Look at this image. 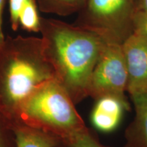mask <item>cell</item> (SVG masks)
<instances>
[{
	"label": "cell",
	"instance_id": "cell-1",
	"mask_svg": "<svg viewBox=\"0 0 147 147\" xmlns=\"http://www.w3.org/2000/svg\"><path fill=\"white\" fill-rule=\"evenodd\" d=\"M45 57L55 78L75 103L89 96L91 75L106 40L98 34L54 18H41Z\"/></svg>",
	"mask_w": 147,
	"mask_h": 147
},
{
	"label": "cell",
	"instance_id": "cell-2",
	"mask_svg": "<svg viewBox=\"0 0 147 147\" xmlns=\"http://www.w3.org/2000/svg\"><path fill=\"white\" fill-rule=\"evenodd\" d=\"M55 78L41 38L7 36L0 45V117L3 122L12 129L25 100Z\"/></svg>",
	"mask_w": 147,
	"mask_h": 147
},
{
	"label": "cell",
	"instance_id": "cell-3",
	"mask_svg": "<svg viewBox=\"0 0 147 147\" xmlns=\"http://www.w3.org/2000/svg\"><path fill=\"white\" fill-rule=\"evenodd\" d=\"M74 105L65 88L53 78L42 84L22 104L14 126L36 128L61 139L86 127Z\"/></svg>",
	"mask_w": 147,
	"mask_h": 147
},
{
	"label": "cell",
	"instance_id": "cell-4",
	"mask_svg": "<svg viewBox=\"0 0 147 147\" xmlns=\"http://www.w3.org/2000/svg\"><path fill=\"white\" fill-rule=\"evenodd\" d=\"M135 0H87L75 25L122 44L133 33Z\"/></svg>",
	"mask_w": 147,
	"mask_h": 147
},
{
	"label": "cell",
	"instance_id": "cell-5",
	"mask_svg": "<svg viewBox=\"0 0 147 147\" xmlns=\"http://www.w3.org/2000/svg\"><path fill=\"white\" fill-rule=\"evenodd\" d=\"M127 71L122 44L106 41L90 80L89 96H112L129 104L125 95Z\"/></svg>",
	"mask_w": 147,
	"mask_h": 147
},
{
	"label": "cell",
	"instance_id": "cell-6",
	"mask_svg": "<svg viewBox=\"0 0 147 147\" xmlns=\"http://www.w3.org/2000/svg\"><path fill=\"white\" fill-rule=\"evenodd\" d=\"M127 71L129 95L147 91V40L132 33L122 43Z\"/></svg>",
	"mask_w": 147,
	"mask_h": 147
},
{
	"label": "cell",
	"instance_id": "cell-7",
	"mask_svg": "<svg viewBox=\"0 0 147 147\" xmlns=\"http://www.w3.org/2000/svg\"><path fill=\"white\" fill-rule=\"evenodd\" d=\"M92 110L93 125L99 131L110 133L118 127L125 110H130L129 104L115 97L106 96L97 99Z\"/></svg>",
	"mask_w": 147,
	"mask_h": 147
},
{
	"label": "cell",
	"instance_id": "cell-8",
	"mask_svg": "<svg viewBox=\"0 0 147 147\" xmlns=\"http://www.w3.org/2000/svg\"><path fill=\"white\" fill-rule=\"evenodd\" d=\"M130 97L135 117L125 131V147H147V91Z\"/></svg>",
	"mask_w": 147,
	"mask_h": 147
},
{
	"label": "cell",
	"instance_id": "cell-9",
	"mask_svg": "<svg viewBox=\"0 0 147 147\" xmlns=\"http://www.w3.org/2000/svg\"><path fill=\"white\" fill-rule=\"evenodd\" d=\"M16 147H55L61 142L57 136L31 127L18 125L12 127Z\"/></svg>",
	"mask_w": 147,
	"mask_h": 147
},
{
	"label": "cell",
	"instance_id": "cell-10",
	"mask_svg": "<svg viewBox=\"0 0 147 147\" xmlns=\"http://www.w3.org/2000/svg\"><path fill=\"white\" fill-rule=\"evenodd\" d=\"M38 8L42 12L67 16L80 12L87 0H36Z\"/></svg>",
	"mask_w": 147,
	"mask_h": 147
},
{
	"label": "cell",
	"instance_id": "cell-11",
	"mask_svg": "<svg viewBox=\"0 0 147 147\" xmlns=\"http://www.w3.org/2000/svg\"><path fill=\"white\" fill-rule=\"evenodd\" d=\"M60 140L67 147H110L102 144L87 127L64 136Z\"/></svg>",
	"mask_w": 147,
	"mask_h": 147
},
{
	"label": "cell",
	"instance_id": "cell-12",
	"mask_svg": "<svg viewBox=\"0 0 147 147\" xmlns=\"http://www.w3.org/2000/svg\"><path fill=\"white\" fill-rule=\"evenodd\" d=\"M40 19L36 0H27L19 16V26L29 32H40Z\"/></svg>",
	"mask_w": 147,
	"mask_h": 147
},
{
	"label": "cell",
	"instance_id": "cell-13",
	"mask_svg": "<svg viewBox=\"0 0 147 147\" xmlns=\"http://www.w3.org/2000/svg\"><path fill=\"white\" fill-rule=\"evenodd\" d=\"M133 32L147 40V12H134L132 19Z\"/></svg>",
	"mask_w": 147,
	"mask_h": 147
},
{
	"label": "cell",
	"instance_id": "cell-14",
	"mask_svg": "<svg viewBox=\"0 0 147 147\" xmlns=\"http://www.w3.org/2000/svg\"><path fill=\"white\" fill-rule=\"evenodd\" d=\"M27 0H9V10L11 27L14 31L19 27V16Z\"/></svg>",
	"mask_w": 147,
	"mask_h": 147
},
{
	"label": "cell",
	"instance_id": "cell-15",
	"mask_svg": "<svg viewBox=\"0 0 147 147\" xmlns=\"http://www.w3.org/2000/svg\"><path fill=\"white\" fill-rule=\"evenodd\" d=\"M147 12V0H135L134 12Z\"/></svg>",
	"mask_w": 147,
	"mask_h": 147
},
{
	"label": "cell",
	"instance_id": "cell-16",
	"mask_svg": "<svg viewBox=\"0 0 147 147\" xmlns=\"http://www.w3.org/2000/svg\"><path fill=\"white\" fill-rule=\"evenodd\" d=\"M5 1L6 0H0V45L4 42L5 36H3L2 31V16H3V11L4 8Z\"/></svg>",
	"mask_w": 147,
	"mask_h": 147
},
{
	"label": "cell",
	"instance_id": "cell-17",
	"mask_svg": "<svg viewBox=\"0 0 147 147\" xmlns=\"http://www.w3.org/2000/svg\"><path fill=\"white\" fill-rule=\"evenodd\" d=\"M0 147H5V140L3 139V134L1 133V128H0Z\"/></svg>",
	"mask_w": 147,
	"mask_h": 147
},
{
	"label": "cell",
	"instance_id": "cell-18",
	"mask_svg": "<svg viewBox=\"0 0 147 147\" xmlns=\"http://www.w3.org/2000/svg\"><path fill=\"white\" fill-rule=\"evenodd\" d=\"M55 147H67V146H65V145H64V144H63V143L61 142L59 143V144L57 145V146H55Z\"/></svg>",
	"mask_w": 147,
	"mask_h": 147
}]
</instances>
